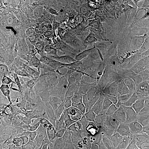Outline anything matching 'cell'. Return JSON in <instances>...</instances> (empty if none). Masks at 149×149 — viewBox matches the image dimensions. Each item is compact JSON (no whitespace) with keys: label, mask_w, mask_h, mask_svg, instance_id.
Wrapping results in <instances>:
<instances>
[{"label":"cell","mask_w":149,"mask_h":149,"mask_svg":"<svg viewBox=\"0 0 149 149\" xmlns=\"http://www.w3.org/2000/svg\"><path fill=\"white\" fill-rule=\"evenodd\" d=\"M102 117L128 128H141L149 124V117L136 111L109 113L100 111Z\"/></svg>","instance_id":"obj_1"},{"label":"cell","mask_w":149,"mask_h":149,"mask_svg":"<svg viewBox=\"0 0 149 149\" xmlns=\"http://www.w3.org/2000/svg\"><path fill=\"white\" fill-rule=\"evenodd\" d=\"M129 70L128 80L132 87L149 97V70L134 67Z\"/></svg>","instance_id":"obj_2"},{"label":"cell","mask_w":149,"mask_h":149,"mask_svg":"<svg viewBox=\"0 0 149 149\" xmlns=\"http://www.w3.org/2000/svg\"><path fill=\"white\" fill-rule=\"evenodd\" d=\"M91 103L102 112L109 113H115L114 98L104 95L101 90L91 92L89 96Z\"/></svg>","instance_id":"obj_3"},{"label":"cell","mask_w":149,"mask_h":149,"mask_svg":"<svg viewBox=\"0 0 149 149\" xmlns=\"http://www.w3.org/2000/svg\"><path fill=\"white\" fill-rule=\"evenodd\" d=\"M88 17L83 12L74 13L70 17L66 23L68 31L73 34L82 33L86 29Z\"/></svg>","instance_id":"obj_4"},{"label":"cell","mask_w":149,"mask_h":149,"mask_svg":"<svg viewBox=\"0 0 149 149\" xmlns=\"http://www.w3.org/2000/svg\"><path fill=\"white\" fill-rule=\"evenodd\" d=\"M0 149H19L16 133L13 130L7 128H1Z\"/></svg>","instance_id":"obj_5"},{"label":"cell","mask_w":149,"mask_h":149,"mask_svg":"<svg viewBox=\"0 0 149 149\" xmlns=\"http://www.w3.org/2000/svg\"><path fill=\"white\" fill-rule=\"evenodd\" d=\"M57 149H80V146L71 142L61 135L49 130L46 135Z\"/></svg>","instance_id":"obj_6"},{"label":"cell","mask_w":149,"mask_h":149,"mask_svg":"<svg viewBox=\"0 0 149 149\" xmlns=\"http://www.w3.org/2000/svg\"><path fill=\"white\" fill-rule=\"evenodd\" d=\"M98 26L106 31H115L117 27L112 19L97 12L91 13L88 16Z\"/></svg>","instance_id":"obj_7"},{"label":"cell","mask_w":149,"mask_h":149,"mask_svg":"<svg viewBox=\"0 0 149 149\" xmlns=\"http://www.w3.org/2000/svg\"><path fill=\"white\" fill-rule=\"evenodd\" d=\"M70 60L66 55H59L55 57L51 63L52 70L59 74L68 69L70 68Z\"/></svg>","instance_id":"obj_8"},{"label":"cell","mask_w":149,"mask_h":149,"mask_svg":"<svg viewBox=\"0 0 149 149\" xmlns=\"http://www.w3.org/2000/svg\"><path fill=\"white\" fill-rule=\"evenodd\" d=\"M58 80L61 85L66 89L70 90L74 86V81L76 78V71L69 68L64 72L58 74Z\"/></svg>","instance_id":"obj_9"},{"label":"cell","mask_w":149,"mask_h":149,"mask_svg":"<svg viewBox=\"0 0 149 149\" xmlns=\"http://www.w3.org/2000/svg\"><path fill=\"white\" fill-rule=\"evenodd\" d=\"M86 29L90 32L100 42V43L102 44L103 43V42L104 40H106V32H108L98 26L93 22L89 16L88 17L87 19Z\"/></svg>","instance_id":"obj_10"},{"label":"cell","mask_w":149,"mask_h":149,"mask_svg":"<svg viewBox=\"0 0 149 149\" xmlns=\"http://www.w3.org/2000/svg\"><path fill=\"white\" fill-rule=\"evenodd\" d=\"M115 7L114 2L112 1H104L100 3L96 12L112 19Z\"/></svg>","instance_id":"obj_11"},{"label":"cell","mask_w":149,"mask_h":149,"mask_svg":"<svg viewBox=\"0 0 149 149\" xmlns=\"http://www.w3.org/2000/svg\"><path fill=\"white\" fill-rule=\"evenodd\" d=\"M71 93L76 102L81 104L85 101L87 95V91L84 86L75 85L71 88Z\"/></svg>","instance_id":"obj_12"},{"label":"cell","mask_w":149,"mask_h":149,"mask_svg":"<svg viewBox=\"0 0 149 149\" xmlns=\"http://www.w3.org/2000/svg\"><path fill=\"white\" fill-rule=\"evenodd\" d=\"M120 52V48L114 43L108 41L104 44V53L108 60H112L114 58H117Z\"/></svg>","instance_id":"obj_13"},{"label":"cell","mask_w":149,"mask_h":149,"mask_svg":"<svg viewBox=\"0 0 149 149\" xmlns=\"http://www.w3.org/2000/svg\"><path fill=\"white\" fill-rule=\"evenodd\" d=\"M32 147L34 149H57L47 138H40L35 140Z\"/></svg>","instance_id":"obj_14"},{"label":"cell","mask_w":149,"mask_h":149,"mask_svg":"<svg viewBox=\"0 0 149 149\" xmlns=\"http://www.w3.org/2000/svg\"><path fill=\"white\" fill-rule=\"evenodd\" d=\"M15 47L18 49H22L25 48L27 44V38L26 34L23 33L19 32L17 33L13 38Z\"/></svg>","instance_id":"obj_15"},{"label":"cell","mask_w":149,"mask_h":149,"mask_svg":"<svg viewBox=\"0 0 149 149\" xmlns=\"http://www.w3.org/2000/svg\"><path fill=\"white\" fill-rule=\"evenodd\" d=\"M1 45L2 50L7 53L11 52L16 48L13 39L8 37L3 38L2 40H1Z\"/></svg>","instance_id":"obj_16"},{"label":"cell","mask_w":149,"mask_h":149,"mask_svg":"<svg viewBox=\"0 0 149 149\" xmlns=\"http://www.w3.org/2000/svg\"><path fill=\"white\" fill-rule=\"evenodd\" d=\"M87 88L91 92H95L100 90L101 88V84L100 81L95 77H91L87 80Z\"/></svg>","instance_id":"obj_17"},{"label":"cell","mask_w":149,"mask_h":149,"mask_svg":"<svg viewBox=\"0 0 149 149\" xmlns=\"http://www.w3.org/2000/svg\"><path fill=\"white\" fill-rule=\"evenodd\" d=\"M89 72L87 71V70L84 69H80L77 71H76V80L81 82H85L86 80H88V76H89Z\"/></svg>","instance_id":"obj_18"},{"label":"cell","mask_w":149,"mask_h":149,"mask_svg":"<svg viewBox=\"0 0 149 149\" xmlns=\"http://www.w3.org/2000/svg\"><path fill=\"white\" fill-rule=\"evenodd\" d=\"M104 63L100 61H97L95 63L88 66L87 71L91 73H97L103 69Z\"/></svg>","instance_id":"obj_19"},{"label":"cell","mask_w":149,"mask_h":149,"mask_svg":"<svg viewBox=\"0 0 149 149\" xmlns=\"http://www.w3.org/2000/svg\"><path fill=\"white\" fill-rule=\"evenodd\" d=\"M27 149H34L33 147H32V146H29V147H28L27 148Z\"/></svg>","instance_id":"obj_20"}]
</instances>
